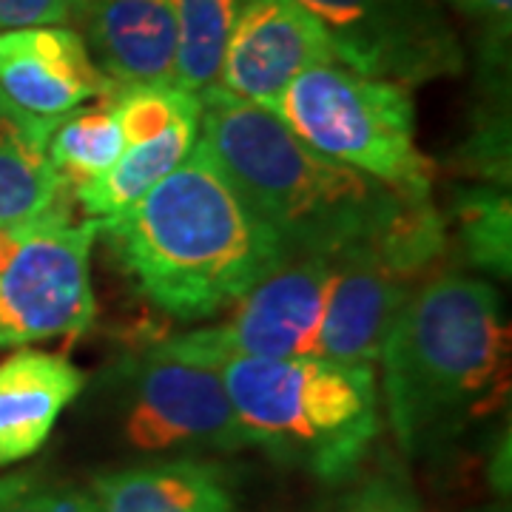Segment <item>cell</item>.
<instances>
[{"mask_svg": "<svg viewBox=\"0 0 512 512\" xmlns=\"http://www.w3.org/2000/svg\"><path fill=\"white\" fill-rule=\"evenodd\" d=\"M197 143L291 256L373 245L387 265L424 271L444 251L433 194H404L330 160L259 103L220 86L200 92Z\"/></svg>", "mask_w": 512, "mask_h": 512, "instance_id": "obj_1", "label": "cell"}, {"mask_svg": "<svg viewBox=\"0 0 512 512\" xmlns=\"http://www.w3.org/2000/svg\"><path fill=\"white\" fill-rule=\"evenodd\" d=\"M100 234L137 291L180 322L217 316L291 259L200 143Z\"/></svg>", "mask_w": 512, "mask_h": 512, "instance_id": "obj_2", "label": "cell"}, {"mask_svg": "<svg viewBox=\"0 0 512 512\" xmlns=\"http://www.w3.org/2000/svg\"><path fill=\"white\" fill-rule=\"evenodd\" d=\"M384 402L407 456H424L495 413L510 387V325L487 279L444 271L407 296L384 339Z\"/></svg>", "mask_w": 512, "mask_h": 512, "instance_id": "obj_3", "label": "cell"}, {"mask_svg": "<svg viewBox=\"0 0 512 512\" xmlns=\"http://www.w3.org/2000/svg\"><path fill=\"white\" fill-rule=\"evenodd\" d=\"M222 382L248 447L325 484L356 476L382 430L373 365L237 359L222 367Z\"/></svg>", "mask_w": 512, "mask_h": 512, "instance_id": "obj_4", "label": "cell"}, {"mask_svg": "<svg viewBox=\"0 0 512 512\" xmlns=\"http://www.w3.org/2000/svg\"><path fill=\"white\" fill-rule=\"evenodd\" d=\"M268 109L330 160L404 194H433V160L416 143V103L402 83L333 60L299 74Z\"/></svg>", "mask_w": 512, "mask_h": 512, "instance_id": "obj_5", "label": "cell"}, {"mask_svg": "<svg viewBox=\"0 0 512 512\" xmlns=\"http://www.w3.org/2000/svg\"><path fill=\"white\" fill-rule=\"evenodd\" d=\"M100 222L72 220L66 197L26 222L15 256L0 271V348L80 336L92 325V245Z\"/></svg>", "mask_w": 512, "mask_h": 512, "instance_id": "obj_6", "label": "cell"}, {"mask_svg": "<svg viewBox=\"0 0 512 512\" xmlns=\"http://www.w3.org/2000/svg\"><path fill=\"white\" fill-rule=\"evenodd\" d=\"M330 279L333 256H291L239 296L225 322L171 336L154 350L217 370L237 359L316 356Z\"/></svg>", "mask_w": 512, "mask_h": 512, "instance_id": "obj_7", "label": "cell"}, {"mask_svg": "<svg viewBox=\"0 0 512 512\" xmlns=\"http://www.w3.org/2000/svg\"><path fill=\"white\" fill-rule=\"evenodd\" d=\"M330 40L336 63L421 86L464 72V46L439 0H296Z\"/></svg>", "mask_w": 512, "mask_h": 512, "instance_id": "obj_8", "label": "cell"}, {"mask_svg": "<svg viewBox=\"0 0 512 512\" xmlns=\"http://www.w3.org/2000/svg\"><path fill=\"white\" fill-rule=\"evenodd\" d=\"M123 436L140 453H237L248 447L222 370L188 365L154 348L131 373Z\"/></svg>", "mask_w": 512, "mask_h": 512, "instance_id": "obj_9", "label": "cell"}, {"mask_svg": "<svg viewBox=\"0 0 512 512\" xmlns=\"http://www.w3.org/2000/svg\"><path fill=\"white\" fill-rule=\"evenodd\" d=\"M333 60L322 26L296 0H245L222 55L217 86L268 109L299 74Z\"/></svg>", "mask_w": 512, "mask_h": 512, "instance_id": "obj_10", "label": "cell"}, {"mask_svg": "<svg viewBox=\"0 0 512 512\" xmlns=\"http://www.w3.org/2000/svg\"><path fill=\"white\" fill-rule=\"evenodd\" d=\"M114 89L69 23L0 32V92L20 109L55 120Z\"/></svg>", "mask_w": 512, "mask_h": 512, "instance_id": "obj_11", "label": "cell"}, {"mask_svg": "<svg viewBox=\"0 0 512 512\" xmlns=\"http://www.w3.org/2000/svg\"><path fill=\"white\" fill-rule=\"evenodd\" d=\"M419 285L396 274L373 245H356L333 256L319 353L333 362L376 365L384 339Z\"/></svg>", "mask_w": 512, "mask_h": 512, "instance_id": "obj_12", "label": "cell"}, {"mask_svg": "<svg viewBox=\"0 0 512 512\" xmlns=\"http://www.w3.org/2000/svg\"><path fill=\"white\" fill-rule=\"evenodd\" d=\"M72 26L114 86L174 83V0H77Z\"/></svg>", "mask_w": 512, "mask_h": 512, "instance_id": "obj_13", "label": "cell"}, {"mask_svg": "<svg viewBox=\"0 0 512 512\" xmlns=\"http://www.w3.org/2000/svg\"><path fill=\"white\" fill-rule=\"evenodd\" d=\"M86 387V373L69 359L20 348L0 362V470L35 456L60 413Z\"/></svg>", "mask_w": 512, "mask_h": 512, "instance_id": "obj_14", "label": "cell"}, {"mask_svg": "<svg viewBox=\"0 0 512 512\" xmlns=\"http://www.w3.org/2000/svg\"><path fill=\"white\" fill-rule=\"evenodd\" d=\"M100 512H234L220 467L197 458L137 464L94 478Z\"/></svg>", "mask_w": 512, "mask_h": 512, "instance_id": "obj_15", "label": "cell"}, {"mask_svg": "<svg viewBox=\"0 0 512 512\" xmlns=\"http://www.w3.org/2000/svg\"><path fill=\"white\" fill-rule=\"evenodd\" d=\"M55 123L57 117H37L0 92V225L37 220L66 197L69 185L49 160Z\"/></svg>", "mask_w": 512, "mask_h": 512, "instance_id": "obj_16", "label": "cell"}, {"mask_svg": "<svg viewBox=\"0 0 512 512\" xmlns=\"http://www.w3.org/2000/svg\"><path fill=\"white\" fill-rule=\"evenodd\" d=\"M200 137V106L180 114L160 137L128 146L120 160L97 180L72 188L74 200L89 220H114L134 208L154 185L165 180L197 146Z\"/></svg>", "mask_w": 512, "mask_h": 512, "instance_id": "obj_17", "label": "cell"}, {"mask_svg": "<svg viewBox=\"0 0 512 512\" xmlns=\"http://www.w3.org/2000/svg\"><path fill=\"white\" fill-rule=\"evenodd\" d=\"M444 228L464 265L507 282L512 271V202L507 188L458 185L447 197Z\"/></svg>", "mask_w": 512, "mask_h": 512, "instance_id": "obj_18", "label": "cell"}, {"mask_svg": "<svg viewBox=\"0 0 512 512\" xmlns=\"http://www.w3.org/2000/svg\"><path fill=\"white\" fill-rule=\"evenodd\" d=\"M245 0H174L177 60L174 86L200 94L217 86L222 55Z\"/></svg>", "mask_w": 512, "mask_h": 512, "instance_id": "obj_19", "label": "cell"}, {"mask_svg": "<svg viewBox=\"0 0 512 512\" xmlns=\"http://www.w3.org/2000/svg\"><path fill=\"white\" fill-rule=\"evenodd\" d=\"M123 151V128L106 100L97 109H74L57 117L49 137V160L69 188L106 174Z\"/></svg>", "mask_w": 512, "mask_h": 512, "instance_id": "obj_20", "label": "cell"}, {"mask_svg": "<svg viewBox=\"0 0 512 512\" xmlns=\"http://www.w3.org/2000/svg\"><path fill=\"white\" fill-rule=\"evenodd\" d=\"M476 117L456 151L458 174L510 188V92L478 89Z\"/></svg>", "mask_w": 512, "mask_h": 512, "instance_id": "obj_21", "label": "cell"}, {"mask_svg": "<svg viewBox=\"0 0 512 512\" xmlns=\"http://www.w3.org/2000/svg\"><path fill=\"white\" fill-rule=\"evenodd\" d=\"M439 6L473 32L478 89L510 92L512 0H439Z\"/></svg>", "mask_w": 512, "mask_h": 512, "instance_id": "obj_22", "label": "cell"}, {"mask_svg": "<svg viewBox=\"0 0 512 512\" xmlns=\"http://www.w3.org/2000/svg\"><path fill=\"white\" fill-rule=\"evenodd\" d=\"M106 103L123 128L128 148L160 137L180 114L200 106V94L185 92L174 83H134L117 86Z\"/></svg>", "mask_w": 512, "mask_h": 512, "instance_id": "obj_23", "label": "cell"}, {"mask_svg": "<svg viewBox=\"0 0 512 512\" xmlns=\"http://www.w3.org/2000/svg\"><path fill=\"white\" fill-rule=\"evenodd\" d=\"M0 512H100L80 487L46 470H23L0 478Z\"/></svg>", "mask_w": 512, "mask_h": 512, "instance_id": "obj_24", "label": "cell"}, {"mask_svg": "<svg viewBox=\"0 0 512 512\" xmlns=\"http://www.w3.org/2000/svg\"><path fill=\"white\" fill-rule=\"evenodd\" d=\"M350 512H421L419 495L396 470H379L350 493Z\"/></svg>", "mask_w": 512, "mask_h": 512, "instance_id": "obj_25", "label": "cell"}, {"mask_svg": "<svg viewBox=\"0 0 512 512\" xmlns=\"http://www.w3.org/2000/svg\"><path fill=\"white\" fill-rule=\"evenodd\" d=\"M77 0H0V32L69 23L72 26Z\"/></svg>", "mask_w": 512, "mask_h": 512, "instance_id": "obj_26", "label": "cell"}, {"mask_svg": "<svg viewBox=\"0 0 512 512\" xmlns=\"http://www.w3.org/2000/svg\"><path fill=\"white\" fill-rule=\"evenodd\" d=\"M23 234H26V222H20V225H0V271L15 256L18 245L23 242Z\"/></svg>", "mask_w": 512, "mask_h": 512, "instance_id": "obj_27", "label": "cell"}, {"mask_svg": "<svg viewBox=\"0 0 512 512\" xmlns=\"http://www.w3.org/2000/svg\"><path fill=\"white\" fill-rule=\"evenodd\" d=\"M330 512H350V498H348V495H345V498H342V501H339V504H336V507H333Z\"/></svg>", "mask_w": 512, "mask_h": 512, "instance_id": "obj_28", "label": "cell"}]
</instances>
